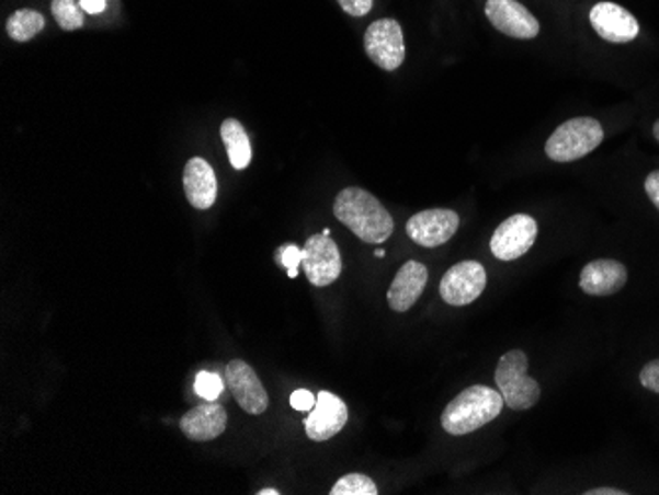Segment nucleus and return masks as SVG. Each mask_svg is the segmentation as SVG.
Masks as SVG:
<instances>
[{"instance_id":"obj_1","label":"nucleus","mask_w":659,"mask_h":495,"mask_svg":"<svg viewBox=\"0 0 659 495\" xmlns=\"http://www.w3.org/2000/svg\"><path fill=\"white\" fill-rule=\"evenodd\" d=\"M334 216L364 243H384L394 233L391 214L364 188L342 189L334 199Z\"/></svg>"},{"instance_id":"obj_2","label":"nucleus","mask_w":659,"mask_h":495,"mask_svg":"<svg viewBox=\"0 0 659 495\" xmlns=\"http://www.w3.org/2000/svg\"><path fill=\"white\" fill-rule=\"evenodd\" d=\"M503 405L502 393L492 387H468L446 405L441 423L448 435H470L500 416Z\"/></svg>"},{"instance_id":"obj_3","label":"nucleus","mask_w":659,"mask_h":495,"mask_svg":"<svg viewBox=\"0 0 659 495\" xmlns=\"http://www.w3.org/2000/svg\"><path fill=\"white\" fill-rule=\"evenodd\" d=\"M530 359L522 349L503 354L496 367V383L503 396V403L512 411H527L539 403L542 387L527 376Z\"/></svg>"},{"instance_id":"obj_4","label":"nucleus","mask_w":659,"mask_h":495,"mask_svg":"<svg viewBox=\"0 0 659 495\" xmlns=\"http://www.w3.org/2000/svg\"><path fill=\"white\" fill-rule=\"evenodd\" d=\"M604 140L601 123L592 117H575L557 127L545 142V154L555 162H575L599 149Z\"/></svg>"},{"instance_id":"obj_5","label":"nucleus","mask_w":659,"mask_h":495,"mask_svg":"<svg viewBox=\"0 0 659 495\" xmlns=\"http://www.w3.org/2000/svg\"><path fill=\"white\" fill-rule=\"evenodd\" d=\"M365 54L377 68L395 71L405 61V41L401 24L395 19L372 22L364 36Z\"/></svg>"},{"instance_id":"obj_6","label":"nucleus","mask_w":659,"mask_h":495,"mask_svg":"<svg viewBox=\"0 0 659 495\" xmlns=\"http://www.w3.org/2000/svg\"><path fill=\"white\" fill-rule=\"evenodd\" d=\"M303 270L313 287H328L342 275V257L334 239L326 233H318L306 239L303 248Z\"/></svg>"},{"instance_id":"obj_7","label":"nucleus","mask_w":659,"mask_h":495,"mask_svg":"<svg viewBox=\"0 0 659 495\" xmlns=\"http://www.w3.org/2000/svg\"><path fill=\"white\" fill-rule=\"evenodd\" d=\"M486 285V268L478 261H463L446 270L441 280V297L451 307H466L480 298Z\"/></svg>"},{"instance_id":"obj_8","label":"nucleus","mask_w":659,"mask_h":495,"mask_svg":"<svg viewBox=\"0 0 659 495\" xmlns=\"http://www.w3.org/2000/svg\"><path fill=\"white\" fill-rule=\"evenodd\" d=\"M537 239V221L532 216L515 214L493 231L490 249L500 261H515L533 248Z\"/></svg>"},{"instance_id":"obj_9","label":"nucleus","mask_w":659,"mask_h":495,"mask_svg":"<svg viewBox=\"0 0 659 495\" xmlns=\"http://www.w3.org/2000/svg\"><path fill=\"white\" fill-rule=\"evenodd\" d=\"M458 226L461 218L454 209L434 208L414 214L413 218L407 221L405 231L417 245L434 249L453 239Z\"/></svg>"},{"instance_id":"obj_10","label":"nucleus","mask_w":659,"mask_h":495,"mask_svg":"<svg viewBox=\"0 0 659 495\" xmlns=\"http://www.w3.org/2000/svg\"><path fill=\"white\" fill-rule=\"evenodd\" d=\"M484 12L493 28L510 38L533 41L542 31L539 21L518 0H488Z\"/></svg>"},{"instance_id":"obj_11","label":"nucleus","mask_w":659,"mask_h":495,"mask_svg":"<svg viewBox=\"0 0 659 495\" xmlns=\"http://www.w3.org/2000/svg\"><path fill=\"white\" fill-rule=\"evenodd\" d=\"M591 26L602 41L628 44L640 34V24L632 12L616 2H596L591 11Z\"/></svg>"},{"instance_id":"obj_12","label":"nucleus","mask_w":659,"mask_h":495,"mask_svg":"<svg viewBox=\"0 0 659 495\" xmlns=\"http://www.w3.org/2000/svg\"><path fill=\"white\" fill-rule=\"evenodd\" d=\"M348 423V406L340 396L328 391L316 395V405L305 418L306 435L315 442H326L338 435Z\"/></svg>"},{"instance_id":"obj_13","label":"nucleus","mask_w":659,"mask_h":495,"mask_svg":"<svg viewBox=\"0 0 659 495\" xmlns=\"http://www.w3.org/2000/svg\"><path fill=\"white\" fill-rule=\"evenodd\" d=\"M227 385L236 396L239 406L249 415H261L269 408V395L261 379L257 377L255 369L241 361L234 359L226 367Z\"/></svg>"},{"instance_id":"obj_14","label":"nucleus","mask_w":659,"mask_h":495,"mask_svg":"<svg viewBox=\"0 0 659 495\" xmlns=\"http://www.w3.org/2000/svg\"><path fill=\"white\" fill-rule=\"evenodd\" d=\"M628 283V268L614 258H596L582 268L579 287L591 297H612Z\"/></svg>"},{"instance_id":"obj_15","label":"nucleus","mask_w":659,"mask_h":495,"mask_svg":"<svg viewBox=\"0 0 659 495\" xmlns=\"http://www.w3.org/2000/svg\"><path fill=\"white\" fill-rule=\"evenodd\" d=\"M227 413L224 406L207 401L194 406L180 418V430L194 442H209L226 433Z\"/></svg>"},{"instance_id":"obj_16","label":"nucleus","mask_w":659,"mask_h":495,"mask_svg":"<svg viewBox=\"0 0 659 495\" xmlns=\"http://www.w3.org/2000/svg\"><path fill=\"white\" fill-rule=\"evenodd\" d=\"M429 280V270L419 261H407L404 267L397 270L391 287L387 290V302L395 312H407L414 307V302L423 295Z\"/></svg>"},{"instance_id":"obj_17","label":"nucleus","mask_w":659,"mask_h":495,"mask_svg":"<svg viewBox=\"0 0 659 495\" xmlns=\"http://www.w3.org/2000/svg\"><path fill=\"white\" fill-rule=\"evenodd\" d=\"M184 192L192 208L209 209L217 199V176L207 160L190 159L184 169Z\"/></svg>"},{"instance_id":"obj_18","label":"nucleus","mask_w":659,"mask_h":495,"mask_svg":"<svg viewBox=\"0 0 659 495\" xmlns=\"http://www.w3.org/2000/svg\"><path fill=\"white\" fill-rule=\"evenodd\" d=\"M219 133H221V140H224L231 166L236 170H246L253 159V150H251L246 127L237 119H226L221 123Z\"/></svg>"},{"instance_id":"obj_19","label":"nucleus","mask_w":659,"mask_h":495,"mask_svg":"<svg viewBox=\"0 0 659 495\" xmlns=\"http://www.w3.org/2000/svg\"><path fill=\"white\" fill-rule=\"evenodd\" d=\"M46 28V19L38 11L20 9L10 14L7 22V34L14 42H30Z\"/></svg>"},{"instance_id":"obj_20","label":"nucleus","mask_w":659,"mask_h":495,"mask_svg":"<svg viewBox=\"0 0 659 495\" xmlns=\"http://www.w3.org/2000/svg\"><path fill=\"white\" fill-rule=\"evenodd\" d=\"M52 16L64 32H76L86 24V11L76 0H52Z\"/></svg>"},{"instance_id":"obj_21","label":"nucleus","mask_w":659,"mask_h":495,"mask_svg":"<svg viewBox=\"0 0 659 495\" xmlns=\"http://www.w3.org/2000/svg\"><path fill=\"white\" fill-rule=\"evenodd\" d=\"M330 495H377V485L370 475L348 474L336 482Z\"/></svg>"},{"instance_id":"obj_22","label":"nucleus","mask_w":659,"mask_h":495,"mask_svg":"<svg viewBox=\"0 0 659 495\" xmlns=\"http://www.w3.org/2000/svg\"><path fill=\"white\" fill-rule=\"evenodd\" d=\"M194 391L197 395L204 396L206 401H216L217 396L224 393V381L212 371H200L196 383H194Z\"/></svg>"},{"instance_id":"obj_23","label":"nucleus","mask_w":659,"mask_h":495,"mask_svg":"<svg viewBox=\"0 0 659 495\" xmlns=\"http://www.w3.org/2000/svg\"><path fill=\"white\" fill-rule=\"evenodd\" d=\"M276 255H279V263L286 268V273H288V277L296 278L298 275V268L303 267V249L296 248V245H285V248L279 249L276 251Z\"/></svg>"},{"instance_id":"obj_24","label":"nucleus","mask_w":659,"mask_h":495,"mask_svg":"<svg viewBox=\"0 0 659 495\" xmlns=\"http://www.w3.org/2000/svg\"><path fill=\"white\" fill-rule=\"evenodd\" d=\"M336 2L340 4V9H342L345 14L355 16V19H362V16H365L367 12L372 11V7H374V0H336Z\"/></svg>"},{"instance_id":"obj_25","label":"nucleus","mask_w":659,"mask_h":495,"mask_svg":"<svg viewBox=\"0 0 659 495\" xmlns=\"http://www.w3.org/2000/svg\"><path fill=\"white\" fill-rule=\"evenodd\" d=\"M640 383L659 395V359H654L648 366H644L640 373Z\"/></svg>"},{"instance_id":"obj_26","label":"nucleus","mask_w":659,"mask_h":495,"mask_svg":"<svg viewBox=\"0 0 659 495\" xmlns=\"http://www.w3.org/2000/svg\"><path fill=\"white\" fill-rule=\"evenodd\" d=\"M315 405L316 396L310 391H306V389H296L295 393L291 395V406L296 408V411H300V413L313 411Z\"/></svg>"},{"instance_id":"obj_27","label":"nucleus","mask_w":659,"mask_h":495,"mask_svg":"<svg viewBox=\"0 0 659 495\" xmlns=\"http://www.w3.org/2000/svg\"><path fill=\"white\" fill-rule=\"evenodd\" d=\"M646 194L651 199V204L659 209V170L651 172L650 176L646 179Z\"/></svg>"},{"instance_id":"obj_28","label":"nucleus","mask_w":659,"mask_h":495,"mask_svg":"<svg viewBox=\"0 0 659 495\" xmlns=\"http://www.w3.org/2000/svg\"><path fill=\"white\" fill-rule=\"evenodd\" d=\"M105 4H107V0H81L83 11L89 14H99V12L105 11Z\"/></svg>"},{"instance_id":"obj_29","label":"nucleus","mask_w":659,"mask_h":495,"mask_svg":"<svg viewBox=\"0 0 659 495\" xmlns=\"http://www.w3.org/2000/svg\"><path fill=\"white\" fill-rule=\"evenodd\" d=\"M587 495H626L628 492H622V490H616V487H594V490H589V492H584Z\"/></svg>"},{"instance_id":"obj_30","label":"nucleus","mask_w":659,"mask_h":495,"mask_svg":"<svg viewBox=\"0 0 659 495\" xmlns=\"http://www.w3.org/2000/svg\"><path fill=\"white\" fill-rule=\"evenodd\" d=\"M259 495H279L281 492H276V490H261V492H257Z\"/></svg>"},{"instance_id":"obj_31","label":"nucleus","mask_w":659,"mask_h":495,"mask_svg":"<svg viewBox=\"0 0 659 495\" xmlns=\"http://www.w3.org/2000/svg\"><path fill=\"white\" fill-rule=\"evenodd\" d=\"M654 137H656V140L659 142V119L656 120V125H654Z\"/></svg>"},{"instance_id":"obj_32","label":"nucleus","mask_w":659,"mask_h":495,"mask_svg":"<svg viewBox=\"0 0 659 495\" xmlns=\"http://www.w3.org/2000/svg\"><path fill=\"white\" fill-rule=\"evenodd\" d=\"M375 255H377V257H385L384 249H379V251H377V253H375Z\"/></svg>"}]
</instances>
